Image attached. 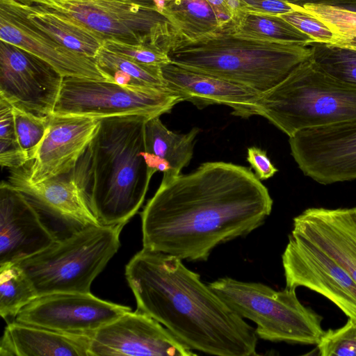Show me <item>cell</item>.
I'll return each mask as SVG.
<instances>
[{
    "label": "cell",
    "mask_w": 356,
    "mask_h": 356,
    "mask_svg": "<svg viewBox=\"0 0 356 356\" xmlns=\"http://www.w3.org/2000/svg\"><path fill=\"white\" fill-rule=\"evenodd\" d=\"M273 199L250 168L207 162L162 180L140 213L143 248L190 261L262 225Z\"/></svg>",
    "instance_id": "cell-1"
},
{
    "label": "cell",
    "mask_w": 356,
    "mask_h": 356,
    "mask_svg": "<svg viewBox=\"0 0 356 356\" xmlns=\"http://www.w3.org/2000/svg\"><path fill=\"white\" fill-rule=\"evenodd\" d=\"M125 276L137 309L191 350L217 356L257 355L255 330L175 256L143 248Z\"/></svg>",
    "instance_id": "cell-2"
},
{
    "label": "cell",
    "mask_w": 356,
    "mask_h": 356,
    "mask_svg": "<svg viewBox=\"0 0 356 356\" xmlns=\"http://www.w3.org/2000/svg\"><path fill=\"white\" fill-rule=\"evenodd\" d=\"M149 118H101L95 136L69 173L101 225H124L144 202L153 176L143 156Z\"/></svg>",
    "instance_id": "cell-3"
},
{
    "label": "cell",
    "mask_w": 356,
    "mask_h": 356,
    "mask_svg": "<svg viewBox=\"0 0 356 356\" xmlns=\"http://www.w3.org/2000/svg\"><path fill=\"white\" fill-rule=\"evenodd\" d=\"M230 29L193 40L179 38L168 51L171 63L262 95L311 57L309 46L246 39Z\"/></svg>",
    "instance_id": "cell-4"
},
{
    "label": "cell",
    "mask_w": 356,
    "mask_h": 356,
    "mask_svg": "<svg viewBox=\"0 0 356 356\" xmlns=\"http://www.w3.org/2000/svg\"><path fill=\"white\" fill-rule=\"evenodd\" d=\"M256 113L291 137L303 129L356 120V88L331 77L309 58L261 95Z\"/></svg>",
    "instance_id": "cell-5"
},
{
    "label": "cell",
    "mask_w": 356,
    "mask_h": 356,
    "mask_svg": "<svg viewBox=\"0 0 356 356\" xmlns=\"http://www.w3.org/2000/svg\"><path fill=\"white\" fill-rule=\"evenodd\" d=\"M124 225L81 227L45 250L18 262L38 296L90 293L96 277L118 252Z\"/></svg>",
    "instance_id": "cell-6"
},
{
    "label": "cell",
    "mask_w": 356,
    "mask_h": 356,
    "mask_svg": "<svg viewBox=\"0 0 356 356\" xmlns=\"http://www.w3.org/2000/svg\"><path fill=\"white\" fill-rule=\"evenodd\" d=\"M209 285L236 314L257 325L255 332L261 339L317 345L325 332L323 317L301 303L296 289L276 291L227 277Z\"/></svg>",
    "instance_id": "cell-7"
},
{
    "label": "cell",
    "mask_w": 356,
    "mask_h": 356,
    "mask_svg": "<svg viewBox=\"0 0 356 356\" xmlns=\"http://www.w3.org/2000/svg\"><path fill=\"white\" fill-rule=\"evenodd\" d=\"M62 13L104 40L159 47L168 53L180 34L162 13L120 0H17Z\"/></svg>",
    "instance_id": "cell-8"
},
{
    "label": "cell",
    "mask_w": 356,
    "mask_h": 356,
    "mask_svg": "<svg viewBox=\"0 0 356 356\" xmlns=\"http://www.w3.org/2000/svg\"><path fill=\"white\" fill-rule=\"evenodd\" d=\"M180 97L156 89L134 90L107 80L64 77L53 114L97 118L169 113Z\"/></svg>",
    "instance_id": "cell-9"
},
{
    "label": "cell",
    "mask_w": 356,
    "mask_h": 356,
    "mask_svg": "<svg viewBox=\"0 0 356 356\" xmlns=\"http://www.w3.org/2000/svg\"><path fill=\"white\" fill-rule=\"evenodd\" d=\"M305 175L322 184L356 179V120L303 129L289 137Z\"/></svg>",
    "instance_id": "cell-10"
},
{
    "label": "cell",
    "mask_w": 356,
    "mask_h": 356,
    "mask_svg": "<svg viewBox=\"0 0 356 356\" xmlns=\"http://www.w3.org/2000/svg\"><path fill=\"white\" fill-rule=\"evenodd\" d=\"M64 76L51 65L0 40V97L40 116L54 113Z\"/></svg>",
    "instance_id": "cell-11"
},
{
    "label": "cell",
    "mask_w": 356,
    "mask_h": 356,
    "mask_svg": "<svg viewBox=\"0 0 356 356\" xmlns=\"http://www.w3.org/2000/svg\"><path fill=\"white\" fill-rule=\"evenodd\" d=\"M286 287L304 286L327 298L356 321V283L332 257L291 233L282 256Z\"/></svg>",
    "instance_id": "cell-12"
},
{
    "label": "cell",
    "mask_w": 356,
    "mask_h": 356,
    "mask_svg": "<svg viewBox=\"0 0 356 356\" xmlns=\"http://www.w3.org/2000/svg\"><path fill=\"white\" fill-rule=\"evenodd\" d=\"M129 311V307L102 300L90 292L54 293L38 296L14 321L61 332L92 334Z\"/></svg>",
    "instance_id": "cell-13"
},
{
    "label": "cell",
    "mask_w": 356,
    "mask_h": 356,
    "mask_svg": "<svg viewBox=\"0 0 356 356\" xmlns=\"http://www.w3.org/2000/svg\"><path fill=\"white\" fill-rule=\"evenodd\" d=\"M90 356H193L156 320L138 309L127 312L91 335Z\"/></svg>",
    "instance_id": "cell-14"
},
{
    "label": "cell",
    "mask_w": 356,
    "mask_h": 356,
    "mask_svg": "<svg viewBox=\"0 0 356 356\" xmlns=\"http://www.w3.org/2000/svg\"><path fill=\"white\" fill-rule=\"evenodd\" d=\"M101 118L51 114L45 135L27 168L21 169L31 183L69 174L95 136Z\"/></svg>",
    "instance_id": "cell-15"
},
{
    "label": "cell",
    "mask_w": 356,
    "mask_h": 356,
    "mask_svg": "<svg viewBox=\"0 0 356 356\" xmlns=\"http://www.w3.org/2000/svg\"><path fill=\"white\" fill-rule=\"evenodd\" d=\"M0 40L44 60L64 77L105 80L94 58L65 48L40 30L15 0H0Z\"/></svg>",
    "instance_id": "cell-16"
},
{
    "label": "cell",
    "mask_w": 356,
    "mask_h": 356,
    "mask_svg": "<svg viewBox=\"0 0 356 356\" xmlns=\"http://www.w3.org/2000/svg\"><path fill=\"white\" fill-rule=\"evenodd\" d=\"M58 238L42 220L26 195L9 182L0 185V265L16 263Z\"/></svg>",
    "instance_id": "cell-17"
},
{
    "label": "cell",
    "mask_w": 356,
    "mask_h": 356,
    "mask_svg": "<svg viewBox=\"0 0 356 356\" xmlns=\"http://www.w3.org/2000/svg\"><path fill=\"white\" fill-rule=\"evenodd\" d=\"M291 233L322 249L356 283V207L307 209L293 218Z\"/></svg>",
    "instance_id": "cell-18"
},
{
    "label": "cell",
    "mask_w": 356,
    "mask_h": 356,
    "mask_svg": "<svg viewBox=\"0 0 356 356\" xmlns=\"http://www.w3.org/2000/svg\"><path fill=\"white\" fill-rule=\"evenodd\" d=\"M169 90L198 108L212 104L225 105L232 114L243 118L257 115L259 92L245 86L194 72L172 63L161 67Z\"/></svg>",
    "instance_id": "cell-19"
},
{
    "label": "cell",
    "mask_w": 356,
    "mask_h": 356,
    "mask_svg": "<svg viewBox=\"0 0 356 356\" xmlns=\"http://www.w3.org/2000/svg\"><path fill=\"white\" fill-rule=\"evenodd\" d=\"M11 170L9 183L13 187L60 218L81 227L101 225L70 175L68 177L65 175L34 184L26 179L21 168Z\"/></svg>",
    "instance_id": "cell-20"
},
{
    "label": "cell",
    "mask_w": 356,
    "mask_h": 356,
    "mask_svg": "<svg viewBox=\"0 0 356 356\" xmlns=\"http://www.w3.org/2000/svg\"><path fill=\"white\" fill-rule=\"evenodd\" d=\"M92 334L58 332L15 321L8 323L1 356H90Z\"/></svg>",
    "instance_id": "cell-21"
},
{
    "label": "cell",
    "mask_w": 356,
    "mask_h": 356,
    "mask_svg": "<svg viewBox=\"0 0 356 356\" xmlns=\"http://www.w3.org/2000/svg\"><path fill=\"white\" fill-rule=\"evenodd\" d=\"M15 1L36 27L65 48L95 58L103 47L104 39L69 17L44 6Z\"/></svg>",
    "instance_id": "cell-22"
},
{
    "label": "cell",
    "mask_w": 356,
    "mask_h": 356,
    "mask_svg": "<svg viewBox=\"0 0 356 356\" xmlns=\"http://www.w3.org/2000/svg\"><path fill=\"white\" fill-rule=\"evenodd\" d=\"M200 129L193 128L186 134L169 130L160 117L148 119L145 126V151L167 160L171 166L168 180L179 176L193 156L195 139Z\"/></svg>",
    "instance_id": "cell-23"
},
{
    "label": "cell",
    "mask_w": 356,
    "mask_h": 356,
    "mask_svg": "<svg viewBox=\"0 0 356 356\" xmlns=\"http://www.w3.org/2000/svg\"><path fill=\"white\" fill-rule=\"evenodd\" d=\"M95 59L105 80L134 90L170 91L163 76L161 67L136 62L103 47Z\"/></svg>",
    "instance_id": "cell-24"
},
{
    "label": "cell",
    "mask_w": 356,
    "mask_h": 356,
    "mask_svg": "<svg viewBox=\"0 0 356 356\" xmlns=\"http://www.w3.org/2000/svg\"><path fill=\"white\" fill-rule=\"evenodd\" d=\"M230 31L246 39L297 44L309 46L312 39L280 15L254 13L240 10L236 15Z\"/></svg>",
    "instance_id": "cell-25"
},
{
    "label": "cell",
    "mask_w": 356,
    "mask_h": 356,
    "mask_svg": "<svg viewBox=\"0 0 356 356\" xmlns=\"http://www.w3.org/2000/svg\"><path fill=\"white\" fill-rule=\"evenodd\" d=\"M162 13L173 23L182 38L193 40L223 29L207 0H165Z\"/></svg>",
    "instance_id": "cell-26"
},
{
    "label": "cell",
    "mask_w": 356,
    "mask_h": 356,
    "mask_svg": "<svg viewBox=\"0 0 356 356\" xmlns=\"http://www.w3.org/2000/svg\"><path fill=\"white\" fill-rule=\"evenodd\" d=\"M313 63L322 71L356 88V46L350 44H310Z\"/></svg>",
    "instance_id": "cell-27"
},
{
    "label": "cell",
    "mask_w": 356,
    "mask_h": 356,
    "mask_svg": "<svg viewBox=\"0 0 356 356\" xmlns=\"http://www.w3.org/2000/svg\"><path fill=\"white\" fill-rule=\"evenodd\" d=\"M38 296L27 275L17 263L0 265V314L3 318L15 319Z\"/></svg>",
    "instance_id": "cell-28"
},
{
    "label": "cell",
    "mask_w": 356,
    "mask_h": 356,
    "mask_svg": "<svg viewBox=\"0 0 356 356\" xmlns=\"http://www.w3.org/2000/svg\"><path fill=\"white\" fill-rule=\"evenodd\" d=\"M15 134L21 148L32 161L47 129L49 116H40L13 107Z\"/></svg>",
    "instance_id": "cell-29"
},
{
    "label": "cell",
    "mask_w": 356,
    "mask_h": 356,
    "mask_svg": "<svg viewBox=\"0 0 356 356\" xmlns=\"http://www.w3.org/2000/svg\"><path fill=\"white\" fill-rule=\"evenodd\" d=\"M303 9L323 22L343 43L356 38V12L336 6L307 4Z\"/></svg>",
    "instance_id": "cell-30"
},
{
    "label": "cell",
    "mask_w": 356,
    "mask_h": 356,
    "mask_svg": "<svg viewBox=\"0 0 356 356\" xmlns=\"http://www.w3.org/2000/svg\"><path fill=\"white\" fill-rule=\"evenodd\" d=\"M316 346L321 356H356V321L348 318L343 326L325 331Z\"/></svg>",
    "instance_id": "cell-31"
},
{
    "label": "cell",
    "mask_w": 356,
    "mask_h": 356,
    "mask_svg": "<svg viewBox=\"0 0 356 356\" xmlns=\"http://www.w3.org/2000/svg\"><path fill=\"white\" fill-rule=\"evenodd\" d=\"M103 47L136 62L162 67L171 63L168 53L150 44H130L113 40H105Z\"/></svg>",
    "instance_id": "cell-32"
},
{
    "label": "cell",
    "mask_w": 356,
    "mask_h": 356,
    "mask_svg": "<svg viewBox=\"0 0 356 356\" xmlns=\"http://www.w3.org/2000/svg\"><path fill=\"white\" fill-rule=\"evenodd\" d=\"M283 19L310 37L314 42L337 44L338 37L323 22L303 8L281 15Z\"/></svg>",
    "instance_id": "cell-33"
},
{
    "label": "cell",
    "mask_w": 356,
    "mask_h": 356,
    "mask_svg": "<svg viewBox=\"0 0 356 356\" xmlns=\"http://www.w3.org/2000/svg\"><path fill=\"white\" fill-rule=\"evenodd\" d=\"M240 10L244 12L281 15L300 7L293 6L285 0H238Z\"/></svg>",
    "instance_id": "cell-34"
},
{
    "label": "cell",
    "mask_w": 356,
    "mask_h": 356,
    "mask_svg": "<svg viewBox=\"0 0 356 356\" xmlns=\"http://www.w3.org/2000/svg\"><path fill=\"white\" fill-rule=\"evenodd\" d=\"M29 162L26 153L17 140H0V164L10 169L22 168Z\"/></svg>",
    "instance_id": "cell-35"
},
{
    "label": "cell",
    "mask_w": 356,
    "mask_h": 356,
    "mask_svg": "<svg viewBox=\"0 0 356 356\" xmlns=\"http://www.w3.org/2000/svg\"><path fill=\"white\" fill-rule=\"evenodd\" d=\"M247 152V161L254 169L259 180L268 179L277 172V169L268 157L266 151L257 147H250Z\"/></svg>",
    "instance_id": "cell-36"
},
{
    "label": "cell",
    "mask_w": 356,
    "mask_h": 356,
    "mask_svg": "<svg viewBox=\"0 0 356 356\" xmlns=\"http://www.w3.org/2000/svg\"><path fill=\"white\" fill-rule=\"evenodd\" d=\"M0 140H17L13 106L1 97H0Z\"/></svg>",
    "instance_id": "cell-37"
},
{
    "label": "cell",
    "mask_w": 356,
    "mask_h": 356,
    "mask_svg": "<svg viewBox=\"0 0 356 356\" xmlns=\"http://www.w3.org/2000/svg\"><path fill=\"white\" fill-rule=\"evenodd\" d=\"M289 3L303 8L307 4H323L329 6H339L355 0H285Z\"/></svg>",
    "instance_id": "cell-38"
},
{
    "label": "cell",
    "mask_w": 356,
    "mask_h": 356,
    "mask_svg": "<svg viewBox=\"0 0 356 356\" xmlns=\"http://www.w3.org/2000/svg\"><path fill=\"white\" fill-rule=\"evenodd\" d=\"M140 5L141 6L156 9L162 13L165 0H120Z\"/></svg>",
    "instance_id": "cell-39"
},
{
    "label": "cell",
    "mask_w": 356,
    "mask_h": 356,
    "mask_svg": "<svg viewBox=\"0 0 356 356\" xmlns=\"http://www.w3.org/2000/svg\"><path fill=\"white\" fill-rule=\"evenodd\" d=\"M339 7H341L343 8H345V9H347V10H352V11H355L356 12V0H355L353 1H351V2L346 3L343 4L341 6H339Z\"/></svg>",
    "instance_id": "cell-40"
},
{
    "label": "cell",
    "mask_w": 356,
    "mask_h": 356,
    "mask_svg": "<svg viewBox=\"0 0 356 356\" xmlns=\"http://www.w3.org/2000/svg\"><path fill=\"white\" fill-rule=\"evenodd\" d=\"M339 44H353V45H355L356 46V38H354L351 40H349L348 42H343V43H339Z\"/></svg>",
    "instance_id": "cell-41"
}]
</instances>
